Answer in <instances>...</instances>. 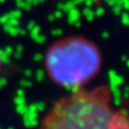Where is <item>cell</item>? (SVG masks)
<instances>
[{"instance_id":"6da1fadb","label":"cell","mask_w":129,"mask_h":129,"mask_svg":"<svg viewBox=\"0 0 129 129\" xmlns=\"http://www.w3.org/2000/svg\"><path fill=\"white\" fill-rule=\"evenodd\" d=\"M112 99L107 85L73 90L52 106L38 129H129L126 112Z\"/></svg>"},{"instance_id":"7a4b0ae2","label":"cell","mask_w":129,"mask_h":129,"mask_svg":"<svg viewBox=\"0 0 129 129\" xmlns=\"http://www.w3.org/2000/svg\"><path fill=\"white\" fill-rule=\"evenodd\" d=\"M102 56L96 44L82 36H70L54 42L44 56L51 81L59 87L78 90L98 74Z\"/></svg>"},{"instance_id":"3957f363","label":"cell","mask_w":129,"mask_h":129,"mask_svg":"<svg viewBox=\"0 0 129 129\" xmlns=\"http://www.w3.org/2000/svg\"><path fill=\"white\" fill-rule=\"evenodd\" d=\"M2 70H3V62H2L1 55H0V79H1V75H2Z\"/></svg>"},{"instance_id":"277c9868","label":"cell","mask_w":129,"mask_h":129,"mask_svg":"<svg viewBox=\"0 0 129 129\" xmlns=\"http://www.w3.org/2000/svg\"><path fill=\"white\" fill-rule=\"evenodd\" d=\"M91 1L94 2L95 5H99V3H101V2L103 1V0H91Z\"/></svg>"}]
</instances>
